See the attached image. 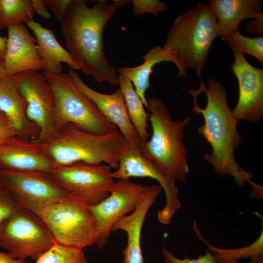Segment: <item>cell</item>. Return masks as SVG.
I'll return each mask as SVG.
<instances>
[{
  "instance_id": "6da1fadb",
  "label": "cell",
  "mask_w": 263,
  "mask_h": 263,
  "mask_svg": "<svg viewBox=\"0 0 263 263\" xmlns=\"http://www.w3.org/2000/svg\"><path fill=\"white\" fill-rule=\"evenodd\" d=\"M193 98V111L202 115L204 123L197 129L212 148L204 159L218 175L233 177L236 184L243 187L245 182L253 189L259 187L251 181L253 175L235 161L234 151L242 143L237 130L238 119L228 106L225 87L209 78L207 88L201 83L198 91H188Z\"/></svg>"
},
{
  "instance_id": "7a4b0ae2",
  "label": "cell",
  "mask_w": 263,
  "mask_h": 263,
  "mask_svg": "<svg viewBox=\"0 0 263 263\" xmlns=\"http://www.w3.org/2000/svg\"><path fill=\"white\" fill-rule=\"evenodd\" d=\"M130 1L97 0L89 7L85 0H71L60 21L65 46L79 70L98 82L118 85L115 68L106 58L102 39L104 27L117 9Z\"/></svg>"
},
{
  "instance_id": "3957f363",
  "label": "cell",
  "mask_w": 263,
  "mask_h": 263,
  "mask_svg": "<svg viewBox=\"0 0 263 263\" xmlns=\"http://www.w3.org/2000/svg\"><path fill=\"white\" fill-rule=\"evenodd\" d=\"M148 103L152 135L150 140L140 142L138 146L164 175L186 184L189 168L183 131L191 117L172 120L167 107L157 96L148 100Z\"/></svg>"
},
{
  "instance_id": "277c9868",
  "label": "cell",
  "mask_w": 263,
  "mask_h": 263,
  "mask_svg": "<svg viewBox=\"0 0 263 263\" xmlns=\"http://www.w3.org/2000/svg\"><path fill=\"white\" fill-rule=\"evenodd\" d=\"M218 36L214 14L200 2L175 19L162 49L177 60L179 77L187 76L186 68L193 69L201 76L210 48Z\"/></svg>"
},
{
  "instance_id": "5b68a950",
  "label": "cell",
  "mask_w": 263,
  "mask_h": 263,
  "mask_svg": "<svg viewBox=\"0 0 263 263\" xmlns=\"http://www.w3.org/2000/svg\"><path fill=\"white\" fill-rule=\"evenodd\" d=\"M130 146L118 130L103 135L85 132L72 123L60 128L47 150L58 166L82 162L97 166L104 162L115 169Z\"/></svg>"
},
{
  "instance_id": "8992f818",
  "label": "cell",
  "mask_w": 263,
  "mask_h": 263,
  "mask_svg": "<svg viewBox=\"0 0 263 263\" xmlns=\"http://www.w3.org/2000/svg\"><path fill=\"white\" fill-rule=\"evenodd\" d=\"M91 206L84 199L69 193L45 207L40 217L56 244L82 250L95 243L96 224Z\"/></svg>"
},
{
  "instance_id": "52a82bcc",
  "label": "cell",
  "mask_w": 263,
  "mask_h": 263,
  "mask_svg": "<svg viewBox=\"0 0 263 263\" xmlns=\"http://www.w3.org/2000/svg\"><path fill=\"white\" fill-rule=\"evenodd\" d=\"M42 73L55 94L57 131L68 123L95 135L117 131V127L105 118L95 103L78 89L68 73Z\"/></svg>"
},
{
  "instance_id": "ba28073f",
  "label": "cell",
  "mask_w": 263,
  "mask_h": 263,
  "mask_svg": "<svg viewBox=\"0 0 263 263\" xmlns=\"http://www.w3.org/2000/svg\"><path fill=\"white\" fill-rule=\"evenodd\" d=\"M55 244L42 219L21 207L5 221L0 234V246L14 259L21 261L30 258L35 262Z\"/></svg>"
},
{
  "instance_id": "9c48e42d",
  "label": "cell",
  "mask_w": 263,
  "mask_h": 263,
  "mask_svg": "<svg viewBox=\"0 0 263 263\" xmlns=\"http://www.w3.org/2000/svg\"><path fill=\"white\" fill-rule=\"evenodd\" d=\"M0 186L10 193L20 207L39 217L45 207L69 194L49 172H15L0 169Z\"/></svg>"
},
{
  "instance_id": "30bf717a",
  "label": "cell",
  "mask_w": 263,
  "mask_h": 263,
  "mask_svg": "<svg viewBox=\"0 0 263 263\" xmlns=\"http://www.w3.org/2000/svg\"><path fill=\"white\" fill-rule=\"evenodd\" d=\"M19 89L27 103L26 115L39 129L35 141L48 144L56 136V103L53 90L42 73L37 71L19 74Z\"/></svg>"
},
{
  "instance_id": "8fae6325",
  "label": "cell",
  "mask_w": 263,
  "mask_h": 263,
  "mask_svg": "<svg viewBox=\"0 0 263 263\" xmlns=\"http://www.w3.org/2000/svg\"><path fill=\"white\" fill-rule=\"evenodd\" d=\"M147 187L130 179H118L114 181L105 199L91 206L96 224L95 244L98 248H103L109 240L113 225L134 210Z\"/></svg>"
},
{
  "instance_id": "7c38bea8",
  "label": "cell",
  "mask_w": 263,
  "mask_h": 263,
  "mask_svg": "<svg viewBox=\"0 0 263 263\" xmlns=\"http://www.w3.org/2000/svg\"><path fill=\"white\" fill-rule=\"evenodd\" d=\"M110 166L82 162L57 166L52 173L69 194L81 197L91 206L105 199L114 182Z\"/></svg>"
},
{
  "instance_id": "4fadbf2b",
  "label": "cell",
  "mask_w": 263,
  "mask_h": 263,
  "mask_svg": "<svg viewBox=\"0 0 263 263\" xmlns=\"http://www.w3.org/2000/svg\"><path fill=\"white\" fill-rule=\"evenodd\" d=\"M111 174L114 179L148 177L156 180L166 196L165 206L158 213V220L164 225L170 223L174 214L181 207L176 181L164 175L143 155L138 146L129 147L122 155L118 168Z\"/></svg>"
},
{
  "instance_id": "5bb4252c",
  "label": "cell",
  "mask_w": 263,
  "mask_h": 263,
  "mask_svg": "<svg viewBox=\"0 0 263 263\" xmlns=\"http://www.w3.org/2000/svg\"><path fill=\"white\" fill-rule=\"evenodd\" d=\"M232 52L230 70L237 79L239 94L231 110L239 121L256 124L263 117V70L250 64L244 55Z\"/></svg>"
},
{
  "instance_id": "9a60e30c",
  "label": "cell",
  "mask_w": 263,
  "mask_h": 263,
  "mask_svg": "<svg viewBox=\"0 0 263 263\" xmlns=\"http://www.w3.org/2000/svg\"><path fill=\"white\" fill-rule=\"evenodd\" d=\"M57 166L49 154L46 144L14 136L0 144V169L52 173Z\"/></svg>"
},
{
  "instance_id": "2e32d148",
  "label": "cell",
  "mask_w": 263,
  "mask_h": 263,
  "mask_svg": "<svg viewBox=\"0 0 263 263\" xmlns=\"http://www.w3.org/2000/svg\"><path fill=\"white\" fill-rule=\"evenodd\" d=\"M68 73L78 89L95 103L105 118L119 128L126 141L130 145L138 146L140 141L130 119L120 89L111 94H103L89 87L74 70L71 69Z\"/></svg>"
},
{
  "instance_id": "e0dca14e",
  "label": "cell",
  "mask_w": 263,
  "mask_h": 263,
  "mask_svg": "<svg viewBox=\"0 0 263 263\" xmlns=\"http://www.w3.org/2000/svg\"><path fill=\"white\" fill-rule=\"evenodd\" d=\"M7 43L3 60L7 76L43 70L35 38L23 23L7 28Z\"/></svg>"
},
{
  "instance_id": "ac0fdd59",
  "label": "cell",
  "mask_w": 263,
  "mask_h": 263,
  "mask_svg": "<svg viewBox=\"0 0 263 263\" xmlns=\"http://www.w3.org/2000/svg\"><path fill=\"white\" fill-rule=\"evenodd\" d=\"M160 186H148L134 210L120 219L113 226L112 232L123 230L127 234V244L123 251V263H144L141 247V235L147 213L160 193Z\"/></svg>"
},
{
  "instance_id": "d6986e66",
  "label": "cell",
  "mask_w": 263,
  "mask_h": 263,
  "mask_svg": "<svg viewBox=\"0 0 263 263\" xmlns=\"http://www.w3.org/2000/svg\"><path fill=\"white\" fill-rule=\"evenodd\" d=\"M19 74L8 75L0 81V111L12 125L17 136L35 141L40 130L26 115L27 103L19 89Z\"/></svg>"
},
{
  "instance_id": "ffe728a7",
  "label": "cell",
  "mask_w": 263,
  "mask_h": 263,
  "mask_svg": "<svg viewBox=\"0 0 263 263\" xmlns=\"http://www.w3.org/2000/svg\"><path fill=\"white\" fill-rule=\"evenodd\" d=\"M259 0H210L208 6L217 19L218 36H228L238 30L245 19H255L263 15Z\"/></svg>"
},
{
  "instance_id": "44dd1931",
  "label": "cell",
  "mask_w": 263,
  "mask_h": 263,
  "mask_svg": "<svg viewBox=\"0 0 263 263\" xmlns=\"http://www.w3.org/2000/svg\"><path fill=\"white\" fill-rule=\"evenodd\" d=\"M26 24L35 35L43 72L60 73L63 69L62 63H67L72 70H79L69 52L58 42L53 30L44 28L33 19Z\"/></svg>"
},
{
  "instance_id": "7402d4cb",
  "label": "cell",
  "mask_w": 263,
  "mask_h": 263,
  "mask_svg": "<svg viewBox=\"0 0 263 263\" xmlns=\"http://www.w3.org/2000/svg\"><path fill=\"white\" fill-rule=\"evenodd\" d=\"M143 58L144 62L134 67H123L118 70L119 75L129 79L135 87V90L141 99L144 106L148 109V100L145 93L150 87V77L152 69L162 61H169L174 64L177 69L179 66L176 58L164 51L162 47L156 46L150 49Z\"/></svg>"
},
{
  "instance_id": "603a6c76",
  "label": "cell",
  "mask_w": 263,
  "mask_h": 263,
  "mask_svg": "<svg viewBox=\"0 0 263 263\" xmlns=\"http://www.w3.org/2000/svg\"><path fill=\"white\" fill-rule=\"evenodd\" d=\"M118 85L122 93L128 114L132 123L136 131L140 142L148 140V114L143 103L136 93L132 82L126 77L118 75Z\"/></svg>"
},
{
  "instance_id": "cb8c5ba5",
  "label": "cell",
  "mask_w": 263,
  "mask_h": 263,
  "mask_svg": "<svg viewBox=\"0 0 263 263\" xmlns=\"http://www.w3.org/2000/svg\"><path fill=\"white\" fill-rule=\"evenodd\" d=\"M193 229L198 238L207 245L210 251L215 254L217 262L221 263H236L238 260L253 258L263 255V230L258 238L250 245L237 249H221L210 244L202 236L195 221L193 222Z\"/></svg>"
},
{
  "instance_id": "d4e9b609",
  "label": "cell",
  "mask_w": 263,
  "mask_h": 263,
  "mask_svg": "<svg viewBox=\"0 0 263 263\" xmlns=\"http://www.w3.org/2000/svg\"><path fill=\"white\" fill-rule=\"evenodd\" d=\"M31 0H0V29L33 20Z\"/></svg>"
},
{
  "instance_id": "484cf974",
  "label": "cell",
  "mask_w": 263,
  "mask_h": 263,
  "mask_svg": "<svg viewBox=\"0 0 263 263\" xmlns=\"http://www.w3.org/2000/svg\"><path fill=\"white\" fill-rule=\"evenodd\" d=\"M232 51L243 54H248L257 58L263 64V38H251L244 36L238 30L232 35L222 37Z\"/></svg>"
},
{
  "instance_id": "4316f807",
  "label": "cell",
  "mask_w": 263,
  "mask_h": 263,
  "mask_svg": "<svg viewBox=\"0 0 263 263\" xmlns=\"http://www.w3.org/2000/svg\"><path fill=\"white\" fill-rule=\"evenodd\" d=\"M35 263H87L82 250L56 244L42 254Z\"/></svg>"
},
{
  "instance_id": "83f0119b",
  "label": "cell",
  "mask_w": 263,
  "mask_h": 263,
  "mask_svg": "<svg viewBox=\"0 0 263 263\" xmlns=\"http://www.w3.org/2000/svg\"><path fill=\"white\" fill-rule=\"evenodd\" d=\"M19 207L10 193L0 186V234L5 221Z\"/></svg>"
},
{
  "instance_id": "f1b7e54d",
  "label": "cell",
  "mask_w": 263,
  "mask_h": 263,
  "mask_svg": "<svg viewBox=\"0 0 263 263\" xmlns=\"http://www.w3.org/2000/svg\"><path fill=\"white\" fill-rule=\"evenodd\" d=\"M131 1L136 16H142L145 13L158 15L167 8L166 3L158 0H132Z\"/></svg>"
},
{
  "instance_id": "f546056e",
  "label": "cell",
  "mask_w": 263,
  "mask_h": 263,
  "mask_svg": "<svg viewBox=\"0 0 263 263\" xmlns=\"http://www.w3.org/2000/svg\"><path fill=\"white\" fill-rule=\"evenodd\" d=\"M162 254L165 259V263H216L217 262L214 256L207 250H206L205 254L199 256L197 259H188L186 256L183 259L178 258L165 247L163 248Z\"/></svg>"
},
{
  "instance_id": "4dcf8cb0",
  "label": "cell",
  "mask_w": 263,
  "mask_h": 263,
  "mask_svg": "<svg viewBox=\"0 0 263 263\" xmlns=\"http://www.w3.org/2000/svg\"><path fill=\"white\" fill-rule=\"evenodd\" d=\"M46 7L53 12L55 18L61 21L64 18L71 0H43Z\"/></svg>"
},
{
  "instance_id": "1f68e13d",
  "label": "cell",
  "mask_w": 263,
  "mask_h": 263,
  "mask_svg": "<svg viewBox=\"0 0 263 263\" xmlns=\"http://www.w3.org/2000/svg\"><path fill=\"white\" fill-rule=\"evenodd\" d=\"M16 135V132L12 125L6 115L0 111V144Z\"/></svg>"
},
{
  "instance_id": "d6a6232c",
  "label": "cell",
  "mask_w": 263,
  "mask_h": 263,
  "mask_svg": "<svg viewBox=\"0 0 263 263\" xmlns=\"http://www.w3.org/2000/svg\"><path fill=\"white\" fill-rule=\"evenodd\" d=\"M31 1L35 13H36L45 19L51 17L43 0H31Z\"/></svg>"
},
{
  "instance_id": "836d02e7",
  "label": "cell",
  "mask_w": 263,
  "mask_h": 263,
  "mask_svg": "<svg viewBox=\"0 0 263 263\" xmlns=\"http://www.w3.org/2000/svg\"><path fill=\"white\" fill-rule=\"evenodd\" d=\"M246 30L251 33H256L261 35L263 33V14L251 20L246 26Z\"/></svg>"
},
{
  "instance_id": "e575fe53",
  "label": "cell",
  "mask_w": 263,
  "mask_h": 263,
  "mask_svg": "<svg viewBox=\"0 0 263 263\" xmlns=\"http://www.w3.org/2000/svg\"><path fill=\"white\" fill-rule=\"evenodd\" d=\"M0 263H26V261L15 259L9 253L0 251Z\"/></svg>"
},
{
  "instance_id": "d590c367",
  "label": "cell",
  "mask_w": 263,
  "mask_h": 263,
  "mask_svg": "<svg viewBox=\"0 0 263 263\" xmlns=\"http://www.w3.org/2000/svg\"><path fill=\"white\" fill-rule=\"evenodd\" d=\"M7 38L0 36V59L3 60L7 47Z\"/></svg>"
},
{
  "instance_id": "8d00e7d4",
  "label": "cell",
  "mask_w": 263,
  "mask_h": 263,
  "mask_svg": "<svg viewBox=\"0 0 263 263\" xmlns=\"http://www.w3.org/2000/svg\"><path fill=\"white\" fill-rule=\"evenodd\" d=\"M7 76L3 60L0 59V81Z\"/></svg>"
},
{
  "instance_id": "74e56055",
  "label": "cell",
  "mask_w": 263,
  "mask_h": 263,
  "mask_svg": "<svg viewBox=\"0 0 263 263\" xmlns=\"http://www.w3.org/2000/svg\"><path fill=\"white\" fill-rule=\"evenodd\" d=\"M250 261L248 263H263V255L250 258ZM236 263H242L237 262Z\"/></svg>"
}]
</instances>
